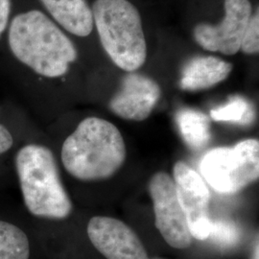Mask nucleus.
Returning <instances> with one entry per match:
<instances>
[{"instance_id":"0eeeda50","label":"nucleus","mask_w":259,"mask_h":259,"mask_svg":"<svg viewBox=\"0 0 259 259\" xmlns=\"http://www.w3.org/2000/svg\"><path fill=\"white\" fill-rule=\"evenodd\" d=\"M173 181L192 237L207 240L212 226L209 216L210 192L207 185L202 177L184 161H178L174 165Z\"/></svg>"},{"instance_id":"39448f33","label":"nucleus","mask_w":259,"mask_h":259,"mask_svg":"<svg viewBox=\"0 0 259 259\" xmlns=\"http://www.w3.org/2000/svg\"><path fill=\"white\" fill-rule=\"evenodd\" d=\"M200 167L215 191L235 194L258 180V140L246 139L233 147L213 149L204 155Z\"/></svg>"},{"instance_id":"7ed1b4c3","label":"nucleus","mask_w":259,"mask_h":259,"mask_svg":"<svg viewBox=\"0 0 259 259\" xmlns=\"http://www.w3.org/2000/svg\"><path fill=\"white\" fill-rule=\"evenodd\" d=\"M15 165L29 212L50 220H63L71 214L72 203L50 149L39 144H27L17 153Z\"/></svg>"},{"instance_id":"f3484780","label":"nucleus","mask_w":259,"mask_h":259,"mask_svg":"<svg viewBox=\"0 0 259 259\" xmlns=\"http://www.w3.org/2000/svg\"><path fill=\"white\" fill-rule=\"evenodd\" d=\"M241 50L248 55L257 54L259 51L258 10L250 17L249 24L244 33L241 42Z\"/></svg>"},{"instance_id":"4468645a","label":"nucleus","mask_w":259,"mask_h":259,"mask_svg":"<svg viewBox=\"0 0 259 259\" xmlns=\"http://www.w3.org/2000/svg\"><path fill=\"white\" fill-rule=\"evenodd\" d=\"M26 233L12 223L0 220V259H29Z\"/></svg>"},{"instance_id":"a211bd4d","label":"nucleus","mask_w":259,"mask_h":259,"mask_svg":"<svg viewBox=\"0 0 259 259\" xmlns=\"http://www.w3.org/2000/svg\"><path fill=\"white\" fill-rule=\"evenodd\" d=\"M10 13L11 0H0V37L8 26Z\"/></svg>"},{"instance_id":"dca6fc26","label":"nucleus","mask_w":259,"mask_h":259,"mask_svg":"<svg viewBox=\"0 0 259 259\" xmlns=\"http://www.w3.org/2000/svg\"><path fill=\"white\" fill-rule=\"evenodd\" d=\"M208 239L222 247H232L240 239V232L234 223L231 221L224 219L212 220Z\"/></svg>"},{"instance_id":"f257e3e1","label":"nucleus","mask_w":259,"mask_h":259,"mask_svg":"<svg viewBox=\"0 0 259 259\" xmlns=\"http://www.w3.org/2000/svg\"><path fill=\"white\" fill-rule=\"evenodd\" d=\"M8 41L13 55L21 64L47 78L66 74L78 57L73 42L37 10L21 13L13 19Z\"/></svg>"},{"instance_id":"2eb2a0df","label":"nucleus","mask_w":259,"mask_h":259,"mask_svg":"<svg viewBox=\"0 0 259 259\" xmlns=\"http://www.w3.org/2000/svg\"><path fill=\"white\" fill-rule=\"evenodd\" d=\"M210 118L218 122H231L248 126L255 119V111L248 99L237 95L232 97L225 105L211 110Z\"/></svg>"},{"instance_id":"9d476101","label":"nucleus","mask_w":259,"mask_h":259,"mask_svg":"<svg viewBox=\"0 0 259 259\" xmlns=\"http://www.w3.org/2000/svg\"><path fill=\"white\" fill-rule=\"evenodd\" d=\"M161 95L158 83L145 75L129 72L110 101V110L123 119L143 121L155 109Z\"/></svg>"},{"instance_id":"aec40b11","label":"nucleus","mask_w":259,"mask_h":259,"mask_svg":"<svg viewBox=\"0 0 259 259\" xmlns=\"http://www.w3.org/2000/svg\"><path fill=\"white\" fill-rule=\"evenodd\" d=\"M253 259H258V246H256V249H255V252H254V257Z\"/></svg>"},{"instance_id":"ddd939ff","label":"nucleus","mask_w":259,"mask_h":259,"mask_svg":"<svg viewBox=\"0 0 259 259\" xmlns=\"http://www.w3.org/2000/svg\"><path fill=\"white\" fill-rule=\"evenodd\" d=\"M180 134L187 147L192 151H201L211 139L210 118L202 111L193 109H181L176 114Z\"/></svg>"},{"instance_id":"9b49d317","label":"nucleus","mask_w":259,"mask_h":259,"mask_svg":"<svg viewBox=\"0 0 259 259\" xmlns=\"http://www.w3.org/2000/svg\"><path fill=\"white\" fill-rule=\"evenodd\" d=\"M232 64L214 56H199L189 60L182 71L181 89L198 92L210 89L228 78Z\"/></svg>"},{"instance_id":"1a4fd4ad","label":"nucleus","mask_w":259,"mask_h":259,"mask_svg":"<svg viewBox=\"0 0 259 259\" xmlns=\"http://www.w3.org/2000/svg\"><path fill=\"white\" fill-rule=\"evenodd\" d=\"M87 232L94 248L107 259H149L138 234L120 220L95 216Z\"/></svg>"},{"instance_id":"412c9836","label":"nucleus","mask_w":259,"mask_h":259,"mask_svg":"<svg viewBox=\"0 0 259 259\" xmlns=\"http://www.w3.org/2000/svg\"><path fill=\"white\" fill-rule=\"evenodd\" d=\"M157 259H159V258H157Z\"/></svg>"},{"instance_id":"f03ea898","label":"nucleus","mask_w":259,"mask_h":259,"mask_svg":"<svg viewBox=\"0 0 259 259\" xmlns=\"http://www.w3.org/2000/svg\"><path fill=\"white\" fill-rule=\"evenodd\" d=\"M126 154L119 130L102 118L88 117L65 139L61 157L75 179L96 182L113 176L123 166Z\"/></svg>"},{"instance_id":"20e7f679","label":"nucleus","mask_w":259,"mask_h":259,"mask_svg":"<svg viewBox=\"0 0 259 259\" xmlns=\"http://www.w3.org/2000/svg\"><path fill=\"white\" fill-rule=\"evenodd\" d=\"M92 11L93 24L111 61L127 72L144 65L147 46L137 7L129 0H95Z\"/></svg>"},{"instance_id":"f8f14e48","label":"nucleus","mask_w":259,"mask_h":259,"mask_svg":"<svg viewBox=\"0 0 259 259\" xmlns=\"http://www.w3.org/2000/svg\"><path fill=\"white\" fill-rule=\"evenodd\" d=\"M39 1L60 25L74 36L88 37L93 32V11L85 0Z\"/></svg>"},{"instance_id":"6e6552de","label":"nucleus","mask_w":259,"mask_h":259,"mask_svg":"<svg viewBox=\"0 0 259 259\" xmlns=\"http://www.w3.org/2000/svg\"><path fill=\"white\" fill-rule=\"evenodd\" d=\"M225 17L221 23H200L193 30L195 41L206 51L235 55L251 17L250 0H225Z\"/></svg>"},{"instance_id":"6ab92c4d","label":"nucleus","mask_w":259,"mask_h":259,"mask_svg":"<svg viewBox=\"0 0 259 259\" xmlns=\"http://www.w3.org/2000/svg\"><path fill=\"white\" fill-rule=\"evenodd\" d=\"M14 144V138L9 130L0 123V155L6 153L12 148Z\"/></svg>"},{"instance_id":"423d86ee","label":"nucleus","mask_w":259,"mask_h":259,"mask_svg":"<svg viewBox=\"0 0 259 259\" xmlns=\"http://www.w3.org/2000/svg\"><path fill=\"white\" fill-rule=\"evenodd\" d=\"M155 213V225L167 244L178 250L189 248L192 237L185 212L179 203L173 178L165 172H157L148 185Z\"/></svg>"}]
</instances>
